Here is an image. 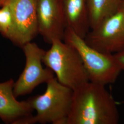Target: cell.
Instances as JSON below:
<instances>
[{"instance_id":"cell-7","label":"cell","mask_w":124,"mask_h":124,"mask_svg":"<svg viewBox=\"0 0 124 124\" xmlns=\"http://www.w3.org/2000/svg\"><path fill=\"white\" fill-rule=\"evenodd\" d=\"M12 23L6 38L22 48L39 34L35 0H7Z\"/></svg>"},{"instance_id":"cell-6","label":"cell","mask_w":124,"mask_h":124,"mask_svg":"<svg viewBox=\"0 0 124 124\" xmlns=\"http://www.w3.org/2000/svg\"><path fill=\"white\" fill-rule=\"evenodd\" d=\"M85 42L102 53L115 54L124 50V15L119 10L92 29Z\"/></svg>"},{"instance_id":"cell-4","label":"cell","mask_w":124,"mask_h":124,"mask_svg":"<svg viewBox=\"0 0 124 124\" xmlns=\"http://www.w3.org/2000/svg\"><path fill=\"white\" fill-rule=\"evenodd\" d=\"M63 40L79 54L90 81L104 85L115 82L122 70L113 54L102 53L91 47L84 38L68 28Z\"/></svg>"},{"instance_id":"cell-13","label":"cell","mask_w":124,"mask_h":124,"mask_svg":"<svg viewBox=\"0 0 124 124\" xmlns=\"http://www.w3.org/2000/svg\"><path fill=\"white\" fill-rule=\"evenodd\" d=\"M122 70H124V50L118 53L114 54Z\"/></svg>"},{"instance_id":"cell-1","label":"cell","mask_w":124,"mask_h":124,"mask_svg":"<svg viewBox=\"0 0 124 124\" xmlns=\"http://www.w3.org/2000/svg\"><path fill=\"white\" fill-rule=\"evenodd\" d=\"M117 103L105 85L91 81L73 90L67 124H117Z\"/></svg>"},{"instance_id":"cell-9","label":"cell","mask_w":124,"mask_h":124,"mask_svg":"<svg viewBox=\"0 0 124 124\" xmlns=\"http://www.w3.org/2000/svg\"><path fill=\"white\" fill-rule=\"evenodd\" d=\"M12 79L0 83V118L7 124H26L34 109L28 100L18 101L13 93Z\"/></svg>"},{"instance_id":"cell-12","label":"cell","mask_w":124,"mask_h":124,"mask_svg":"<svg viewBox=\"0 0 124 124\" xmlns=\"http://www.w3.org/2000/svg\"><path fill=\"white\" fill-rule=\"evenodd\" d=\"M12 23V14L7 0L0 9V33L6 37Z\"/></svg>"},{"instance_id":"cell-2","label":"cell","mask_w":124,"mask_h":124,"mask_svg":"<svg viewBox=\"0 0 124 124\" xmlns=\"http://www.w3.org/2000/svg\"><path fill=\"white\" fill-rule=\"evenodd\" d=\"M46 84L44 93L27 100L36 114L26 124H67L73 90L60 83L55 77Z\"/></svg>"},{"instance_id":"cell-14","label":"cell","mask_w":124,"mask_h":124,"mask_svg":"<svg viewBox=\"0 0 124 124\" xmlns=\"http://www.w3.org/2000/svg\"><path fill=\"white\" fill-rule=\"evenodd\" d=\"M119 10L123 13L124 15V0H122Z\"/></svg>"},{"instance_id":"cell-15","label":"cell","mask_w":124,"mask_h":124,"mask_svg":"<svg viewBox=\"0 0 124 124\" xmlns=\"http://www.w3.org/2000/svg\"><path fill=\"white\" fill-rule=\"evenodd\" d=\"M7 0H0V7H2L6 3Z\"/></svg>"},{"instance_id":"cell-5","label":"cell","mask_w":124,"mask_h":124,"mask_svg":"<svg viewBox=\"0 0 124 124\" xmlns=\"http://www.w3.org/2000/svg\"><path fill=\"white\" fill-rule=\"evenodd\" d=\"M26 62L22 73L14 82L13 93L16 98L30 94L39 85L54 77V73L47 67L43 68L42 58L46 51L34 42H30L21 48Z\"/></svg>"},{"instance_id":"cell-3","label":"cell","mask_w":124,"mask_h":124,"mask_svg":"<svg viewBox=\"0 0 124 124\" xmlns=\"http://www.w3.org/2000/svg\"><path fill=\"white\" fill-rule=\"evenodd\" d=\"M51 44L42 62L60 83L74 90L89 81L80 55L73 46L61 40H54Z\"/></svg>"},{"instance_id":"cell-8","label":"cell","mask_w":124,"mask_h":124,"mask_svg":"<svg viewBox=\"0 0 124 124\" xmlns=\"http://www.w3.org/2000/svg\"><path fill=\"white\" fill-rule=\"evenodd\" d=\"M39 34L45 42L63 40L67 26L60 0H35Z\"/></svg>"},{"instance_id":"cell-10","label":"cell","mask_w":124,"mask_h":124,"mask_svg":"<svg viewBox=\"0 0 124 124\" xmlns=\"http://www.w3.org/2000/svg\"><path fill=\"white\" fill-rule=\"evenodd\" d=\"M67 28L84 39L91 30L88 0H60Z\"/></svg>"},{"instance_id":"cell-11","label":"cell","mask_w":124,"mask_h":124,"mask_svg":"<svg viewBox=\"0 0 124 124\" xmlns=\"http://www.w3.org/2000/svg\"><path fill=\"white\" fill-rule=\"evenodd\" d=\"M122 0H88L89 17L91 29L106 18L117 13Z\"/></svg>"}]
</instances>
